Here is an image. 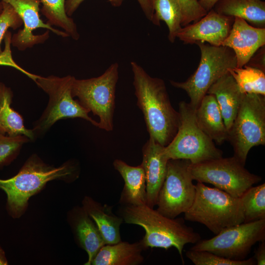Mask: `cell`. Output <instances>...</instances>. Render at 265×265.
<instances>
[{
	"instance_id": "obj_8",
	"label": "cell",
	"mask_w": 265,
	"mask_h": 265,
	"mask_svg": "<svg viewBox=\"0 0 265 265\" xmlns=\"http://www.w3.org/2000/svg\"><path fill=\"white\" fill-rule=\"evenodd\" d=\"M119 65L111 64L101 76L87 79L75 78L72 86L73 97L84 107L99 118L98 128L107 132L113 130V116Z\"/></svg>"
},
{
	"instance_id": "obj_2",
	"label": "cell",
	"mask_w": 265,
	"mask_h": 265,
	"mask_svg": "<svg viewBox=\"0 0 265 265\" xmlns=\"http://www.w3.org/2000/svg\"><path fill=\"white\" fill-rule=\"evenodd\" d=\"M121 217L126 223L141 226L145 234L141 240L146 249L175 248L183 261V251L188 243L195 244L201 236L185 224L182 218H172L163 215L147 204L124 205Z\"/></svg>"
},
{
	"instance_id": "obj_39",
	"label": "cell",
	"mask_w": 265,
	"mask_h": 265,
	"mask_svg": "<svg viewBox=\"0 0 265 265\" xmlns=\"http://www.w3.org/2000/svg\"><path fill=\"white\" fill-rule=\"evenodd\" d=\"M7 265V261L4 252L2 249L0 247V265Z\"/></svg>"
},
{
	"instance_id": "obj_40",
	"label": "cell",
	"mask_w": 265,
	"mask_h": 265,
	"mask_svg": "<svg viewBox=\"0 0 265 265\" xmlns=\"http://www.w3.org/2000/svg\"><path fill=\"white\" fill-rule=\"evenodd\" d=\"M3 10V4L1 1H0V14L1 13Z\"/></svg>"
},
{
	"instance_id": "obj_7",
	"label": "cell",
	"mask_w": 265,
	"mask_h": 265,
	"mask_svg": "<svg viewBox=\"0 0 265 265\" xmlns=\"http://www.w3.org/2000/svg\"><path fill=\"white\" fill-rule=\"evenodd\" d=\"M201 56L198 66L186 80H170L171 84L184 90L190 98L189 104L196 109L210 87L228 70L237 67V59L233 51L226 46H214L205 43H197Z\"/></svg>"
},
{
	"instance_id": "obj_1",
	"label": "cell",
	"mask_w": 265,
	"mask_h": 265,
	"mask_svg": "<svg viewBox=\"0 0 265 265\" xmlns=\"http://www.w3.org/2000/svg\"><path fill=\"white\" fill-rule=\"evenodd\" d=\"M131 66L137 106L141 110L149 137L166 146L175 137L180 114L172 106L164 81L150 76L137 62Z\"/></svg>"
},
{
	"instance_id": "obj_5",
	"label": "cell",
	"mask_w": 265,
	"mask_h": 265,
	"mask_svg": "<svg viewBox=\"0 0 265 265\" xmlns=\"http://www.w3.org/2000/svg\"><path fill=\"white\" fill-rule=\"evenodd\" d=\"M195 109L189 103H179V128L175 137L163 150L168 160L184 159L196 164L222 157V151L199 126Z\"/></svg>"
},
{
	"instance_id": "obj_23",
	"label": "cell",
	"mask_w": 265,
	"mask_h": 265,
	"mask_svg": "<svg viewBox=\"0 0 265 265\" xmlns=\"http://www.w3.org/2000/svg\"><path fill=\"white\" fill-rule=\"evenodd\" d=\"M13 93L10 88L0 82V132L10 136L24 135L34 140L32 130L26 129L22 116L11 106Z\"/></svg>"
},
{
	"instance_id": "obj_22",
	"label": "cell",
	"mask_w": 265,
	"mask_h": 265,
	"mask_svg": "<svg viewBox=\"0 0 265 265\" xmlns=\"http://www.w3.org/2000/svg\"><path fill=\"white\" fill-rule=\"evenodd\" d=\"M213 9L221 15L239 17L252 26L265 28V2L262 0H218Z\"/></svg>"
},
{
	"instance_id": "obj_11",
	"label": "cell",
	"mask_w": 265,
	"mask_h": 265,
	"mask_svg": "<svg viewBox=\"0 0 265 265\" xmlns=\"http://www.w3.org/2000/svg\"><path fill=\"white\" fill-rule=\"evenodd\" d=\"M190 163L189 160L184 159L168 160L156 205L157 210L163 215L176 218L186 212L192 205L196 187L189 170Z\"/></svg>"
},
{
	"instance_id": "obj_19",
	"label": "cell",
	"mask_w": 265,
	"mask_h": 265,
	"mask_svg": "<svg viewBox=\"0 0 265 265\" xmlns=\"http://www.w3.org/2000/svg\"><path fill=\"white\" fill-rule=\"evenodd\" d=\"M195 114L199 126L213 141L221 144L227 140L228 130L213 95L206 94L204 96Z\"/></svg>"
},
{
	"instance_id": "obj_6",
	"label": "cell",
	"mask_w": 265,
	"mask_h": 265,
	"mask_svg": "<svg viewBox=\"0 0 265 265\" xmlns=\"http://www.w3.org/2000/svg\"><path fill=\"white\" fill-rule=\"evenodd\" d=\"M74 76L60 77L54 75L38 76L36 85L49 96L48 105L40 118L35 123L32 131L36 136L48 131L57 121L66 118H80L98 127V122L91 118L89 110L78 100L74 99L72 86Z\"/></svg>"
},
{
	"instance_id": "obj_16",
	"label": "cell",
	"mask_w": 265,
	"mask_h": 265,
	"mask_svg": "<svg viewBox=\"0 0 265 265\" xmlns=\"http://www.w3.org/2000/svg\"><path fill=\"white\" fill-rule=\"evenodd\" d=\"M164 146L149 137L142 147L141 163L145 174L147 203L154 208L166 173L168 159L163 153Z\"/></svg>"
},
{
	"instance_id": "obj_27",
	"label": "cell",
	"mask_w": 265,
	"mask_h": 265,
	"mask_svg": "<svg viewBox=\"0 0 265 265\" xmlns=\"http://www.w3.org/2000/svg\"><path fill=\"white\" fill-rule=\"evenodd\" d=\"M241 93L265 96V72L257 68L244 65L228 70Z\"/></svg>"
},
{
	"instance_id": "obj_21",
	"label": "cell",
	"mask_w": 265,
	"mask_h": 265,
	"mask_svg": "<svg viewBox=\"0 0 265 265\" xmlns=\"http://www.w3.org/2000/svg\"><path fill=\"white\" fill-rule=\"evenodd\" d=\"M83 209L96 224L106 244L116 243L121 240L120 227L123 219L114 214L106 205H102L89 197L82 201Z\"/></svg>"
},
{
	"instance_id": "obj_25",
	"label": "cell",
	"mask_w": 265,
	"mask_h": 265,
	"mask_svg": "<svg viewBox=\"0 0 265 265\" xmlns=\"http://www.w3.org/2000/svg\"><path fill=\"white\" fill-rule=\"evenodd\" d=\"M154 10L152 23L160 25V21L165 23L168 29V38L174 42L176 35L182 27V14L177 0H149Z\"/></svg>"
},
{
	"instance_id": "obj_26",
	"label": "cell",
	"mask_w": 265,
	"mask_h": 265,
	"mask_svg": "<svg viewBox=\"0 0 265 265\" xmlns=\"http://www.w3.org/2000/svg\"><path fill=\"white\" fill-rule=\"evenodd\" d=\"M42 4L41 13L47 19V23L51 26L61 28L72 38L79 39L80 34L74 20L66 13V0H40Z\"/></svg>"
},
{
	"instance_id": "obj_28",
	"label": "cell",
	"mask_w": 265,
	"mask_h": 265,
	"mask_svg": "<svg viewBox=\"0 0 265 265\" xmlns=\"http://www.w3.org/2000/svg\"><path fill=\"white\" fill-rule=\"evenodd\" d=\"M244 223L265 219V184L248 188L239 197Z\"/></svg>"
},
{
	"instance_id": "obj_9",
	"label": "cell",
	"mask_w": 265,
	"mask_h": 265,
	"mask_svg": "<svg viewBox=\"0 0 265 265\" xmlns=\"http://www.w3.org/2000/svg\"><path fill=\"white\" fill-rule=\"evenodd\" d=\"M227 140L235 156L245 164L250 150L265 144V96L245 93L234 122L228 132Z\"/></svg>"
},
{
	"instance_id": "obj_18",
	"label": "cell",
	"mask_w": 265,
	"mask_h": 265,
	"mask_svg": "<svg viewBox=\"0 0 265 265\" xmlns=\"http://www.w3.org/2000/svg\"><path fill=\"white\" fill-rule=\"evenodd\" d=\"M113 165L125 183L120 196V203L123 205L146 204L145 174L141 164L132 166L122 160L116 159Z\"/></svg>"
},
{
	"instance_id": "obj_36",
	"label": "cell",
	"mask_w": 265,
	"mask_h": 265,
	"mask_svg": "<svg viewBox=\"0 0 265 265\" xmlns=\"http://www.w3.org/2000/svg\"><path fill=\"white\" fill-rule=\"evenodd\" d=\"M258 247L254 251V259L256 265H265V240L260 241Z\"/></svg>"
},
{
	"instance_id": "obj_15",
	"label": "cell",
	"mask_w": 265,
	"mask_h": 265,
	"mask_svg": "<svg viewBox=\"0 0 265 265\" xmlns=\"http://www.w3.org/2000/svg\"><path fill=\"white\" fill-rule=\"evenodd\" d=\"M264 45L265 28L252 26L244 19L236 17L231 30L222 46L233 51L237 59L236 67L241 68Z\"/></svg>"
},
{
	"instance_id": "obj_17",
	"label": "cell",
	"mask_w": 265,
	"mask_h": 265,
	"mask_svg": "<svg viewBox=\"0 0 265 265\" xmlns=\"http://www.w3.org/2000/svg\"><path fill=\"white\" fill-rule=\"evenodd\" d=\"M207 94L214 96L228 132L237 114L244 94L241 92L229 72L214 83Z\"/></svg>"
},
{
	"instance_id": "obj_32",
	"label": "cell",
	"mask_w": 265,
	"mask_h": 265,
	"mask_svg": "<svg viewBox=\"0 0 265 265\" xmlns=\"http://www.w3.org/2000/svg\"><path fill=\"white\" fill-rule=\"evenodd\" d=\"M3 10L0 14V54L2 52L1 43L9 28L16 29L23 25L18 13L9 4L2 2Z\"/></svg>"
},
{
	"instance_id": "obj_31",
	"label": "cell",
	"mask_w": 265,
	"mask_h": 265,
	"mask_svg": "<svg viewBox=\"0 0 265 265\" xmlns=\"http://www.w3.org/2000/svg\"><path fill=\"white\" fill-rule=\"evenodd\" d=\"M182 14V26L191 22H196L204 16L206 11L200 5L199 0H177Z\"/></svg>"
},
{
	"instance_id": "obj_20",
	"label": "cell",
	"mask_w": 265,
	"mask_h": 265,
	"mask_svg": "<svg viewBox=\"0 0 265 265\" xmlns=\"http://www.w3.org/2000/svg\"><path fill=\"white\" fill-rule=\"evenodd\" d=\"M146 249L141 240L130 243L121 240L105 244L91 262L92 265H138L144 261L142 252Z\"/></svg>"
},
{
	"instance_id": "obj_37",
	"label": "cell",
	"mask_w": 265,
	"mask_h": 265,
	"mask_svg": "<svg viewBox=\"0 0 265 265\" xmlns=\"http://www.w3.org/2000/svg\"><path fill=\"white\" fill-rule=\"evenodd\" d=\"M146 18L152 22L154 12L149 0H137Z\"/></svg>"
},
{
	"instance_id": "obj_3",
	"label": "cell",
	"mask_w": 265,
	"mask_h": 265,
	"mask_svg": "<svg viewBox=\"0 0 265 265\" xmlns=\"http://www.w3.org/2000/svg\"><path fill=\"white\" fill-rule=\"evenodd\" d=\"M76 170L75 166L70 162L55 167L45 163L37 156L33 155L15 176L6 180L0 179V189L7 195L9 213L14 217L20 216L25 211L28 199L48 182L72 178Z\"/></svg>"
},
{
	"instance_id": "obj_30",
	"label": "cell",
	"mask_w": 265,
	"mask_h": 265,
	"mask_svg": "<svg viewBox=\"0 0 265 265\" xmlns=\"http://www.w3.org/2000/svg\"><path fill=\"white\" fill-rule=\"evenodd\" d=\"M29 140L24 135L10 136L0 132V167L12 161L23 145Z\"/></svg>"
},
{
	"instance_id": "obj_13",
	"label": "cell",
	"mask_w": 265,
	"mask_h": 265,
	"mask_svg": "<svg viewBox=\"0 0 265 265\" xmlns=\"http://www.w3.org/2000/svg\"><path fill=\"white\" fill-rule=\"evenodd\" d=\"M10 5L21 18L24 27L12 36L11 45L24 51L43 43L49 37V31L63 38L69 37L63 30L57 29L40 18V0H0Z\"/></svg>"
},
{
	"instance_id": "obj_35",
	"label": "cell",
	"mask_w": 265,
	"mask_h": 265,
	"mask_svg": "<svg viewBox=\"0 0 265 265\" xmlns=\"http://www.w3.org/2000/svg\"><path fill=\"white\" fill-rule=\"evenodd\" d=\"M84 0H66L65 3V11L67 15L71 16L77 10L80 4ZM125 0H109L111 4L115 7L122 5Z\"/></svg>"
},
{
	"instance_id": "obj_34",
	"label": "cell",
	"mask_w": 265,
	"mask_h": 265,
	"mask_svg": "<svg viewBox=\"0 0 265 265\" xmlns=\"http://www.w3.org/2000/svg\"><path fill=\"white\" fill-rule=\"evenodd\" d=\"M245 65L265 72V45L260 48L251 56Z\"/></svg>"
},
{
	"instance_id": "obj_14",
	"label": "cell",
	"mask_w": 265,
	"mask_h": 265,
	"mask_svg": "<svg viewBox=\"0 0 265 265\" xmlns=\"http://www.w3.org/2000/svg\"><path fill=\"white\" fill-rule=\"evenodd\" d=\"M235 17L218 13L212 8L199 20L182 26L176 35L184 44L208 43L221 46L229 35Z\"/></svg>"
},
{
	"instance_id": "obj_38",
	"label": "cell",
	"mask_w": 265,
	"mask_h": 265,
	"mask_svg": "<svg viewBox=\"0 0 265 265\" xmlns=\"http://www.w3.org/2000/svg\"><path fill=\"white\" fill-rule=\"evenodd\" d=\"M218 0H199L201 6L207 12L213 8Z\"/></svg>"
},
{
	"instance_id": "obj_24",
	"label": "cell",
	"mask_w": 265,
	"mask_h": 265,
	"mask_svg": "<svg viewBox=\"0 0 265 265\" xmlns=\"http://www.w3.org/2000/svg\"><path fill=\"white\" fill-rule=\"evenodd\" d=\"M76 231L81 246L88 256L84 265H91L92 261L106 243L96 224L83 209L77 220Z\"/></svg>"
},
{
	"instance_id": "obj_10",
	"label": "cell",
	"mask_w": 265,
	"mask_h": 265,
	"mask_svg": "<svg viewBox=\"0 0 265 265\" xmlns=\"http://www.w3.org/2000/svg\"><path fill=\"white\" fill-rule=\"evenodd\" d=\"M235 156L222 157L189 165L193 180L212 185L231 196L239 198L250 187L259 183L261 176L249 172Z\"/></svg>"
},
{
	"instance_id": "obj_4",
	"label": "cell",
	"mask_w": 265,
	"mask_h": 265,
	"mask_svg": "<svg viewBox=\"0 0 265 265\" xmlns=\"http://www.w3.org/2000/svg\"><path fill=\"white\" fill-rule=\"evenodd\" d=\"M195 187V199L184 213L185 220L201 223L215 235L228 227L244 222L239 198L199 182Z\"/></svg>"
},
{
	"instance_id": "obj_33",
	"label": "cell",
	"mask_w": 265,
	"mask_h": 265,
	"mask_svg": "<svg viewBox=\"0 0 265 265\" xmlns=\"http://www.w3.org/2000/svg\"><path fill=\"white\" fill-rule=\"evenodd\" d=\"M11 37L12 34L10 31L8 30L5 33L3 39L4 47L2 53L0 54V66L13 67L20 71L34 81L38 77V75L32 74L27 71L19 66L13 59L11 50Z\"/></svg>"
},
{
	"instance_id": "obj_12",
	"label": "cell",
	"mask_w": 265,
	"mask_h": 265,
	"mask_svg": "<svg viewBox=\"0 0 265 265\" xmlns=\"http://www.w3.org/2000/svg\"><path fill=\"white\" fill-rule=\"evenodd\" d=\"M265 240V219L228 227L209 239H201L190 248L205 250L233 260L246 258L252 246Z\"/></svg>"
},
{
	"instance_id": "obj_29",
	"label": "cell",
	"mask_w": 265,
	"mask_h": 265,
	"mask_svg": "<svg viewBox=\"0 0 265 265\" xmlns=\"http://www.w3.org/2000/svg\"><path fill=\"white\" fill-rule=\"evenodd\" d=\"M186 257L195 265H255L254 258L237 261L224 258L205 250L189 249L186 253Z\"/></svg>"
}]
</instances>
